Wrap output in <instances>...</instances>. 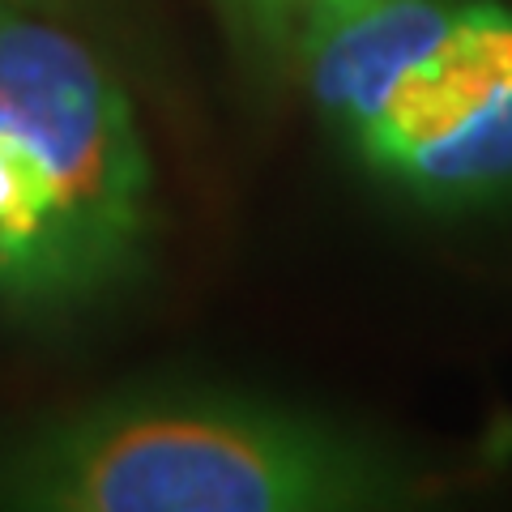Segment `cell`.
Listing matches in <instances>:
<instances>
[{"label":"cell","instance_id":"4","mask_svg":"<svg viewBox=\"0 0 512 512\" xmlns=\"http://www.w3.org/2000/svg\"><path fill=\"white\" fill-rule=\"evenodd\" d=\"M461 0H333L295 56L316 111L359 146L406 73L453 30Z\"/></svg>","mask_w":512,"mask_h":512},{"label":"cell","instance_id":"5","mask_svg":"<svg viewBox=\"0 0 512 512\" xmlns=\"http://www.w3.org/2000/svg\"><path fill=\"white\" fill-rule=\"evenodd\" d=\"M333 0H227V9L239 18V26L252 30L274 52H295L299 35L312 26L316 13H325Z\"/></svg>","mask_w":512,"mask_h":512},{"label":"cell","instance_id":"2","mask_svg":"<svg viewBox=\"0 0 512 512\" xmlns=\"http://www.w3.org/2000/svg\"><path fill=\"white\" fill-rule=\"evenodd\" d=\"M154 171L107 60L60 22L0 5V299L69 316L133 278Z\"/></svg>","mask_w":512,"mask_h":512},{"label":"cell","instance_id":"3","mask_svg":"<svg viewBox=\"0 0 512 512\" xmlns=\"http://www.w3.org/2000/svg\"><path fill=\"white\" fill-rule=\"evenodd\" d=\"M355 150L427 201L512 192V9L461 0L453 30L406 73Z\"/></svg>","mask_w":512,"mask_h":512},{"label":"cell","instance_id":"1","mask_svg":"<svg viewBox=\"0 0 512 512\" xmlns=\"http://www.w3.org/2000/svg\"><path fill=\"white\" fill-rule=\"evenodd\" d=\"M367 440L235 393L137 389L0 453V508L35 512H333L406 500Z\"/></svg>","mask_w":512,"mask_h":512}]
</instances>
